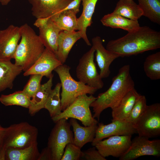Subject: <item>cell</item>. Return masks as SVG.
Here are the masks:
<instances>
[{
    "instance_id": "cell-38",
    "label": "cell",
    "mask_w": 160,
    "mask_h": 160,
    "mask_svg": "<svg viewBox=\"0 0 160 160\" xmlns=\"http://www.w3.org/2000/svg\"><path fill=\"white\" fill-rule=\"evenodd\" d=\"M81 1V0H73L63 10H72L77 14L79 11V8Z\"/></svg>"
},
{
    "instance_id": "cell-13",
    "label": "cell",
    "mask_w": 160,
    "mask_h": 160,
    "mask_svg": "<svg viewBox=\"0 0 160 160\" xmlns=\"http://www.w3.org/2000/svg\"><path fill=\"white\" fill-rule=\"evenodd\" d=\"M21 37L20 27L13 25L0 30V60H11L14 59Z\"/></svg>"
},
{
    "instance_id": "cell-24",
    "label": "cell",
    "mask_w": 160,
    "mask_h": 160,
    "mask_svg": "<svg viewBox=\"0 0 160 160\" xmlns=\"http://www.w3.org/2000/svg\"><path fill=\"white\" fill-rule=\"evenodd\" d=\"M100 21L104 26L121 29L128 32L136 31L140 26L138 20H132L112 12L104 15Z\"/></svg>"
},
{
    "instance_id": "cell-7",
    "label": "cell",
    "mask_w": 160,
    "mask_h": 160,
    "mask_svg": "<svg viewBox=\"0 0 160 160\" xmlns=\"http://www.w3.org/2000/svg\"><path fill=\"white\" fill-rule=\"evenodd\" d=\"M55 123L49 137L47 146L51 151L52 160H61L67 144L73 143V135L67 120L61 119Z\"/></svg>"
},
{
    "instance_id": "cell-12",
    "label": "cell",
    "mask_w": 160,
    "mask_h": 160,
    "mask_svg": "<svg viewBox=\"0 0 160 160\" xmlns=\"http://www.w3.org/2000/svg\"><path fill=\"white\" fill-rule=\"evenodd\" d=\"M136 133L135 125L126 121L112 120L111 123L107 125L99 123L92 145L95 146L99 141L112 136L132 135Z\"/></svg>"
},
{
    "instance_id": "cell-26",
    "label": "cell",
    "mask_w": 160,
    "mask_h": 160,
    "mask_svg": "<svg viewBox=\"0 0 160 160\" xmlns=\"http://www.w3.org/2000/svg\"><path fill=\"white\" fill-rule=\"evenodd\" d=\"M76 14L72 10H63L50 18L62 31H71L77 30Z\"/></svg>"
},
{
    "instance_id": "cell-22",
    "label": "cell",
    "mask_w": 160,
    "mask_h": 160,
    "mask_svg": "<svg viewBox=\"0 0 160 160\" xmlns=\"http://www.w3.org/2000/svg\"><path fill=\"white\" fill-rule=\"evenodd\" d=\"M140 95L135 88L127 92L118 105L112 110V120L126 121Z\"/></svg>"
},
{
    "instance_id": "cell-3",
    "label": "cell",
    "mask_w": 160,
    "mask_h": 160,
    "mask_svg": "<svg viewBox=\"0 0 160 160\" xmlns=\"http://www.w3.org/2000/svg\"><path fill=\"white\" fill-rule=\"evenodd\" d=\"M21 40L15 53V64L26 71L40 57L45 47L33 29L25 23L20 27Z\"/></svg>"
},
{
    "instance_id": "cell-18",
    "label": "cell",
    "mask_w": 160,
    "mask_h": 160,
    "mask_svg": "<svg viewBox=\"0 0 160 160\" xmlns=\"http://www.w3.org/2000/svg\"><path fill=\"white\" fill-rule=\"evenodd\" d=\"M98 0H81L83 10L81 16L77 18V30L81 34V38L86 44L91 46L87 35V30L92 23V17Z\"/></svg>"
},
{
    "instance_id": "cell-33",
    "label": "cell",
    "mask_w": 160,
    "mask_h": 160,
    "mask_svg": "<svg viewBox=\"0 0 160 160\" xmlns=\"http://www.w3.org/2000/svg\"><path fill=\"white\" fill-rule=\"evenodd\" d=\"M31 76L30 79L23 91L31 99L39 89L43 76L38 74H33Z\"/></svg>"
},
{
    "instance_id": "cell-19",
    "label": "cell",
    "mask_w": 160,
    "mask_h": 160,
    "mask_svg": "<svg viewBox=\"0 0 160 160\" xmlns=\"http://www.w3.org/2000/svg\"><path fill=\"white\" fill-rule=\"evenodd\" d=\"M39 28V36L45 48L56 55L57 51L58 37L62 31L50 17L45 25Z\"/></svg>"
},
{
    "instance_id": "cell-28",
    "label": "cell",
    "mask_w": 160,
    "mask_h": 160,
    "mask_svg": "<svg viewBox=\"0 0 160 160\" xmlns=\"http://www.w3.org/2000/svg\"><path fill=\"white\" fill-rule=\"evenodd\" d=\"M143 15L151 22L160 25V0H138Z\"/></svg>"
},
{
    "instance_id": "cell-1",
    "label": "cell",
    "mask_w": 160,
    "mask_h": 160,
    "mask_svg": "<svg viewBox=\"0 0 160 160\" xmlns=\"http://www.w3.org/2000/svg\"><path fill=\"white\" fill-rule=\"evenodd\" d=\"M160 48V32L148 26H140L118 39L110 41L106 49L119 57L136 55Z\"/></svg>"
},
{
    "instance_id": "cell-27",
    "label": "cell",
    "mask_w": 160,
    "mask_h": 160,
    "mask_svg": "<svg viewBox=\"0 0 160 160\" xmlns=\"http://www.w3.org/2000/svg\"><path fill=\"white\" fill-rule=\"evenodd\" d=\"M112 12L134 20L143 15L142 10L134 0H119Z\"/></svg>"
},
{
    "instance_id": "cell-20",
    "label": "cell",
    "mask_w": 160,
    "mask_h": 160,
    "mask_svg": "<svg viewBox=\"0 0 160 160\" xmlns=\"http://www.w3.org/2000/svg\"><path fill=\"white\" fill-rule=\"evenodd\" d=\"M69 123L74 133V144L81 148L86 143L93 141L98 127L97 124L83 127L78 123L76 119L73 118H70Z\"/></svg>"
},
{
    "instance_id": "cell-4",
    "label": "cell",
    "mask_w": 160,
    "mask_h": 160,
    "mask_svg": "<svg viewBox=\"0 0 160 160\" xmlns=\"http://www.w3.org/2000/svg\"><path fill=\"white\" fill-rule=\"evenodd\" d=\"M70 67L63 64L54 71L60 79L62 88L61 94V108L65 110L79 96L84 94L93 95L98 90L79 81L74 80L70 73Z\"/></svg>"
},
{
    "instance_id": "cell-30",
    "label": "cell",
    "mask_w": 160,
    "mask_h": 160,
    "mask_svg": "<svg viewBox=\"0 0 160 160\" xmlns=\"http://www.w3.org/2000/svg\"><path fill=\"white\" fill-rule=\"evenodd\" d=\"M61 88V83H57L52 90L44 105V108L48 110L51 118L59 115L62 112L60 97Z\"/></svg>"
},
{
    "instance_id": "cell-6",
    "label": "cell",
    "mask_w": 160,
    "mask_h": 160,
    "mask_svg": "<svg viewBox=\"0 0 160 160\" xmlns=\"http://www.w3.org/2000/svg\"><path fill=\"white\" fill-rule=\"evenodd\" d=\"M96 98L92 95H81L60 114L51 119L55 123L61 119L73 118L79 120L85 126L97 124L98 121L93 117L89 108Z\"/></svg>"
},
{
    "instance_id": "cell-37",
    "label": "cell",
    "mask_w": 160,
    "mask_h": 160,
    "mask_svg": "<svg viewBox=\"0 0 160 160\" xmlns=\"http://www.w3.org/2000/svg\"><path fill=\"white\" fill-rule=\"evenodd\" d=\"M38 160H52L51 151L47 146L43 149L40 153Z\"/></svg>"
},
{
    "instance_id": "cell-21",
    "label": "cell",
    "mask_w": 160,
    "mask_h": 160,
    "mask_svg": "<svg viewBox=\"0 0 160 160\" xmlns=\"http://www.w3.org/2000/svg\"><path fill=\"white\" fill-rule=\"evenodd\" d=\"M22 68L10 60H0V92L12 89L16 77L23 71Z\"/></svg>"
},
{
    "instance_id": "cell-9",
    "label": "cell",
    "mask_w": 160,
    "mask_h": 160,
    "mask_svg": "<svg viewBox=\"0 0 160 160\" xmlns=\"http://www.w3.org/2000/svg\"><path fill=\"white\" fill-rule=\"evenodd\" d=\"M138 136L150 138L160 135V103L147 106L135 125Z\"/></svg>"
},
{
    "instance_id": "cell-32",
    "label": "cell",
    "mask_w": 160,
    "mask_h": 160,
    "mask_svg": "<svg viewBox=\"0 0 160 160\" xmlns=\"http://www.w3.org/2000/svg\"><path fill=\"white\" fill-rule=\"evenodd\" d=\"M147 106L145 96L140 95L126 121L135 125L145 112Z\"/></svg>"
},
{
    "instance_id": "cell-16",
    "label": "cell",
    "mask_w": 160,
    "mask_h": 160,
    "mask_svg": "<svg viewBox=\"0 0 160 160\" xmlns=\"http://www.w3.org/2000/svg\"><path fill=\"white\" fill-rule=\"evenodd\" d=\"M92 41V46L96 52V60L100 69V75L102 79L107 78L111 73L110 65L114 60L120 57L119 56L105 48L100 36L94 37Z\"/></svg>"
},
{
    "instance_id": "cell-10",
    "label": "cell",
    "mask_w": 160,
    "mask_h": 160,
    "mask_svg": "<svg viewBox=\"0 0 160 160\" xmlns=\"http://www.w3.org/2000/svg\"><path fill=\"white\" fill-rule=\"evenodd\" d=\"M160 156V140H150L142 136L136 137L132 140L130 146L120 160H133L143 156Z\"/></svg>"
},
{
    "instance_id": "cell-40",
    "label": "cell",
    "mask_w": 160,
    "mask_h": 160,
    "mask_svg": "<svg viewBox=\"0 0 160 160\" xmlns=\"http://www.w3.org/2000/svg\"></svg>"
},
{
    "instance_id": "cell-15",
    "label": "cell",
    "mask_w": 160,
    "mask_h": 160,
    "mask_svg": "<svg viewBox=\"0 0 160 160\" xmlns=\"http://www.w3.org/2000/svg\"><path fill=\"white\" fill-rule=\"evenodd\" d=\"M73 0H28L36 19L50 17L64 10Z\"/></svg>"
},
{
    "instance_id": "cell-39",
    "label": "cell",
    "mask_w": 160,
    "mask_h": 160,
    "mask_svg": "<svg viewBox=\"0 0 160 160\" xmlns=\"http://www.w3.org/2000/svg\"><path fill=\"white\" fill-rule=\"evenodd\" d=\"M49 17L37 18L34 23V25L38 28H40L44 26L47 23Z\"/></svg>"
},
{
    "instance_id": "cell-14",
    "label": "cell",
    "mask_w": 160,
    "mask_h": 160,
    "mask_svg": "<svg viewBox=\"0 0 160 160\" xmlns=\"http://www.w3.org/2000/svg\"><path fill=\"white\" fill-rule=\"evenodd\" d=\"M63 64L56 55L45 48L42 54L23 75L28 76L33 74H40L49 78L53 74V71Z\"/></svg>"
},
{
    "instance_id": "cell-8",
    "label": "cell",
    "mask_w": 160,
    "mask_h": 160,
    "mask_svg": "<svg viewBox=\"0 0 160 160\" xmlns=\"http://www.w3.org/2000/svg\"><path fill=\"white\" fill-rule=\"evenodd\" d=\"M95 52L92 46L80 59L76 72L79 81L98 90L103 87L104 83L94 61Z\"/></svg>"
},
{
    "instance_id": "cell-23",
    "label": "cell",
    "mask_w": 160,
    "mask_h": 160,
    "mask_svg": "<svg viewBox=\"0 0 160 160\" xmlns=\"http://www.w3.org/2000/svg\"><path fill=\"white\" fill-rule=\"evenodd\" d=\"M53 75L49 78L45 83L41 84L35 94L30 100L28 108L29 114L34 116L41 109L44 108V105L52 90Z\"/></svg>"
},
{
    "instance_id": "cell-25",
    "label": "cell",
    "mask_w": 160,
    "mask_h": 160,
    "mask_svg": "<svg viewBox=\"0 0 160 160\" xmlns=\"http://www.w3.org/2000/svg\"><path fill=\"white\" fill-rule=\"evenodd\" d=\"M40 153L37 142L24 148H7L5 152V160H38Z\"/></svg>"
},
{
    "instance_id": "cell-5",
    "label": "cell",
    "mask_w": 160,
    "mask_h": 160,
    "mask_svg": "<svg viewBox=\"0 0 160 160\" xmlns=\"http://www.w3.org/2000/svg\"><path fill=\"white\" fill-rule=\"evenodd\" d=\"M38 130L27 122L15 124L5 127L4 150L9 147L24 148L37 142Z\"/></svg>"
},
{
    "instance_id": "cell-35",
    "label": "cell",
    "mask_w": 160,
    "mask_h": 160,
    "mask_svg": "<svg viewBox=\"0 0 160 160\" xmlns=\"http://www.w3.org/2000/svg\"><path fill=\"white\" fill-rule=\"evenodd\" d=\"M82 157L87 160H106L95 146L83 152Z\"/></svg>"
},
{
    "instance_id": "cell-29",
    "label": "cell",
    "mask_w": 160,
    "mask_h": 160,
    "mask_svg": "<svg viewBox=\"0 0 160 160\" xmlns=\"http://www.w3.org/2000/svg\"><path fill=\"white\" fill-rule=\"evenodd\" d=\"M144 71L146 76L151 80L160 79V52L148 56L143 64Z\"/></svg>"
},
{
    "instance_id": "cell-2",
    "label": "cell",
    "mask_w": 160,
    "mask_h": 160,
    "mask_svg": "<svg viewBox=\"0 0 160 160\" xmlns=\"http://www.w3.org/2000/svg\"><path fill=\"white\" fill-rule=\"evenodd\" d=\"M129 65L120 68L117 75L113 77L112 83L106 91L100 93L90 105L93 108L94 118L99 121L100 115L105 109H113L119 104L125 95L135 88V84L130 73Z\"/></svg>"
},
{
    "instance_id": "cell-36",
    "label": "cell",
    "mask_w": 160,
    "mask_h": 160,
    "mask_svg": "<svg viewBox=\"0 0 160 160\" xmlns=\"http://www.w3.org/2000/svg\"><path fill=\"white\" fill-rule=\"evenodd\" d=\"M5 127L0 125V160H5V151L4 150V142Z\"/></svg>"
},
{
    "instance_id": "cell-31",
    "label": "cell",
    "mask_w": 160,
    "mask_h": 160,
    "mask_svg": "<svg viewBox=\"0 0 160 160\" xmlns=\"http://www.w3.org/2000/svg\"><path fill=\"white\" fill-rule=\"evenodd\" d=\"M31 99L22 90L8 95H1L0 102L5 106L16 105L28 108Z\"/></svg>"
},
{
    "instance_id": "cell-17",
    "label": "cell",
    "mask_w": 160,
    "mask_h": 160,
    "mask_svg": "<svg viewBox=\"0 0 160 160\" xmlns=\"http://www.w3.org/2000/svg\"><path fill=\"white\" fill-rule=\"evenodd\" d=\"M81 38L79 31H61L59 35L56 56L63 64L66 61L72 48L77 41Z\"/></svg>"
},
{
    "instance_id": "cell-34",
    "label": "cell",
    "mask_w": 160,
    "mask_h": 160,
    "mask_svg": "<svg viewBox=\"0 0 160 160\" xmlns=\"http://www.w3.org/2000/svg\"><path fill=\"white\" fill-rule=\"evenodd\" d=\"M73 143L67 144L61 160H79L82 158L83 152Z\"/></svg>"
},
{
    "instance_id": "cell-11",
    "label": "cell",
    "mask_w": 160,
    "mask_h": 160,
    "mask_svg": "<svg viewBox=\"0 0 160 160\" xmlns=\"http://www.w3.org/2000/svg\"><path fill=\"white\" fill-rule=\"evenodd\" d=\"M131 138V135L112 136L99 141L95 146L105 158L111 156L119 158L129 148Z\"/></svg>"
}]
</instances>
